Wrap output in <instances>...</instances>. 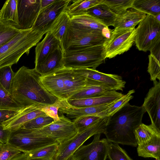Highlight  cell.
Wrapping results in <instances>:
<instances>
[{
	"label": "cell",
	"mask_w": 160,
	"mask_h": 160,
	"mask_svg": "<svg viewBox=\"0 0 160 160\" xmlns=\"http://www.w3.org/2000/svg\"><path fill=\"white\" fill-rule=\"evenodd\" d=\"M34 68L23 66L15 73L10 94L23 107L37 105L42 108L55 104L58 99L48 92Z\"/></svg>",
	"instance_id": "obj_1"
},
{
	"label": "cell",
	"mask_w": 160,
	"mask_h": 160,
	"mask_svg": "<svg viewBox=\"0 0 160 160\" xmlns=\"http://www.w3.org/2000/svg\"><path fill=\"white\" fill-rule=\"evenodd\" d=\"M146 112L142 106L132 105L128 102L108 117L104 133L108 141L137 147L134 131L142 123Z\"/></svg>",
	"instance_id": "obj_2"
},
{
	"label": "cell",
	"mask_w": 160,
	"mask_h": 160,
	"mask_svg": "<svg viewBox=\"0 0 160 160\" xmlns=\"http://www.w3.org/2000/svg\"><path fill=\"white\" fill-rule=\"evenodd\" d=\"M40 78L46 90L60 101L69 99L91 84L85 77L65 67Z\"/></svg>",
	"instance_id": "obj_3"
},
{
	"label": "cell",
	"mask_w": 160,
	"mask_h": 160,
	"mask_svg": "<svg viewBox=\"0 0 160 160\" xmlns=\"http://www.w3.org/2000/svg\"><path fill=\"white\" fill-rule=\"evenodd\" d=\"M44 34L32 29L23 30L0 46V68L17 63L24 53L28 54Z\"/></svg>",
	"instance_id": "obj_4"
},
{
	"label": "cell",
	"mask_w": 160,
	"mask_h": 160,
	"mask_svg": "<svg viewBox=\"0 0 160 160\" xmlns=\"http://www.w3.org/2000/svg\"><path fill=\"white\" fill-rule=\"evenodd\" d=\"M105 59L102 45L64 52V67L72 69H96Z\"/></svg>",
	"instance_id": "obj_5"
},
{
	"label": "cell",
	"mask_w": 160,
	"mask_h": 160,
	"mask_svg": "<svg viewBox=\"0 0 160 160\" xmlns=\"http://www.w3.org/2000/svg\"><path fill=\"white\" fill-rule=\"evenodd\" d=\"M108 117L101 118L96 123L64 142L59 144L53 160H69L74 152L88 138L97 134H104Z\"/></svg>",
	"instance_id": "obj_6"
},
{
	"label": "cell",
	"mask_w": 160,
	"mask_h": 160,
	"mask_svg": "<svg viewBox=\"0 0 160 160\" xmlns=\"http://www.w3.org/2000/svg\"><path fill=\"white\" fill-rule=\"evenodd\" d=\"M70 24L61 43L64 52L102 45L106 39L101 31L79 29L72 27Z\"/></svg>",
	"instance_id": "obj_7"
},
{
	"label": "cell",
	"mask_w": 160,
	"mask_h": 160,
	"mask_svg": "<svg viewBox=\"0 0 160 160\" xmlns=\"http://www.w3.org/2000/svg\"><path fill=\"white\" fill-rule=\"evenodd\" d=\"M136 29L134 42L139 51L150 52L160 45V22L153 16L147 14Z\"/></svg>",
	"instance_id": "obj_8"
},
{
	"label": "cell",
	"mask_w": 160,
	"mask_h": 160,
	"mask_svg": "<svg viewBox=\"0 0 160 160\" xmlns=\"http://www.w3.org/2000/svg\"><path fill=\"white\" fill-rule=\"evenodd\" d=\"M136 28H114L102 44L105 58H113L131 48L135 42Z\"/></svg>",
	"instance_id": "obj_9"
},
{
	"label": "cell",
	"mask_w": 160,
	"mask_h": 160,
	"mask_svg": "<svg viewBox=\"0 0 160 160\" xmlns=\"http://www.w3.org/2000/svg\"><path fill=\"white\" fill-rule=\"evenodd\" d=\"M59 119L41 128L31 130L35 135L52 139L59 144L71 138L78 132L74 123L63 114Z\"/></svg>",
	"instance_id": "obj_10"
},
{
	"label": "cell",
	"mask_w": 160,
	"mask_h": 160,
	"mask_svg": "<svg viewBox=\"0 0 160 160\" xmlns=\"http://www.w3.org/2000/svg\"><path fill=\"white\" fill-rule=\"evenodd\" d=\"M56 143L52 139L34 135L31 130L20 128L12 131L8 143L22 152L28 153Z\"/></svg>",
	"instance_id": "obj_11"
},
{
	"label": "cell",
	"mask_w": 160,
	"mask_h": 160,
	"mask_svg": "<svg viewBox=\"0 0 160 160\" xmlns=\"http://www.w3.org/2000/svg\"><path fill=\"white\" fill-rule=\"evenodd\" d=\"M101 134L94 135L92 142L82 145L73 154L72 160H106L109 142L106 138L100 139Z\"/></svg>",
	"instance_id": "obj_12"
},
{
	"label": "cell",
	"mask_w": 160,
	"mask_h": 160,
	"mask_svg": "<svg viewBox=\"0 0 160 160\" xmlns=\"http://www.w3.org/2000/svg\"><path fill=\"white\" fill-rule=\"evenodd\" d=\"M72 1L55 0L52 4L40 10L32 29L46 34L56 19L65 10Z\"/></svg>",
	"instance_id": "obj_13"
},
{
	"label": "cell",
	"mask_w": 160,
	"mask_h": 160,
	"mask_svg": "<svg viewBox=\"0 0 160 160\" xmlns=\"http://www.w3.org/2000/svg\"><path fill=\"white\" fill-rule=\"evenodd\" d=\"M73 70L75 72L92 80L98 86L116 91H122L125 87L126 82L121 76L117 74L104 73L91 68Z\"/></svg>",
	"instance_id": "obj_14"
},
{
	"label": "cell",
	"mask_w": 160,
	"mask_h": 160,
	"mask_svg": "<svg viewBox=\"0 0 160 160\" xmlns=\"http://www.w3.org/2000/svg\"><path fill=\"white\" fill-rule=\"evenodd\" d=\"M40 10V0H18L19 25L21 30L30 29L34 24Z\"/></svg>",
	"instance_id": "obj_15"
},
{
	"label": "cell",
	"mask_w": 160,
	"mask_h": 160,
	"mask_svg": "<svg viewBox=\"0 0 160 160\" xmlns=\"http://www.w3.org/2000/svg\"><path fill=\"white\" fill-rule=\"evenodd\" d=\"M149 90L142 106L150 117L151 124L160 131V82L156 80Z\"/></svg>",
	"instance_id": "obj_16"
},
{
	"label": "cell",
	"mask_w": 160,
	"mask_h": 160,
	"mask_svg": "<svg viewBox=\"0 0 160 160\" xmlns=\"http://www.w3.org/2000/svg\"><path fill=\"white\" fill-rule=\"evenodd\" d=\"M42 108L36 105L23 108L18 113L2 123L3 129L14 131L34 118L47 115L41 110Z\"/></svg>",
	"instance_id": "obj_17"
},
{
	"label": "cell",
	"mask_w": 160,
	"mask_h": 160,
	"mask_svg": "<svg viewBox=\"0 0 160 160\" xmlns=\"http://www.w3.org/2000/svg\"><path fill=\"white\" fill-rule=\"evenodd\" d=\"M64 51L61 46L52 52L44 60L35 66V69L41 76L52 73L64 68Z\"/></svg>",
	"instance_id": "obj_18"
},
{
	"label": "cell",
	"mask_w": 160,
	"mask_h": 160,
	"mask_svg": "<svg viewBox=\"0 0 160 160\" xmlns=\"http://www.w3.org/2000/svg\"><path fill=\"white\" fill-rule=\"evenodd\" d=\"M118 99L107 103L92 107L80 108L72 107L62 101L59 100V108L58 111L62 114H66L68 118L71 119H74L85 116H94L110 107Z\"/></svg>",
	"instance_id": "obj_19"
},
{
	"label": "cell",
	"mask_w": 160,
	"mask_h": 160,
	"mask_svg": "<svg viewBox=\"0 0 160 160\" xmlns=\"http://www.w3.org/2000/svg\"><path fill=\"white\" fill-rule=\"evenodd\" d=\"M123 95L121 92L113 90L105 95L98 97L81 99H68L61 101L72 107L83 108L109 103L118 99Z\"/></svg>",
	"instance_id": "obj_20"
},
{
	"label": "cell",
	"mask_w": 160,
	"mask_h": 160,
	"mask_svg": "<svg viewBox=\"0 0 160 160\" xmlns=\"http://www.w3.org/2000/svg\"><path fill=\"white\" fill-rule=\"evenodd\" d=\"M60 46V42L50 31L48 32L35 48V66L42 62L52 52Z\"/></svg>",
	"instance_id": "obj_21"
},
{
	"label": "cell",
	"mask_w": 160,
	"mask_h": 160,
	"mask_svg": "<svg viewBox=\"0 0 160 160\" xmlns=\"http://www.w3.org/2000/svg\"><path fill=\"white\" fill-rule=\"evenodd\" d=\"M146 15L142 12L131 8L123 14L117 16L113 27L114 28H134Z\"/></svg>",
	"instance_id": "obj_22"
},
{
	"label": "cell",
	"mask_w": 160,
	"mask_h": 160,
	"mask_svg": "<svg viewBox=\"0 0 160 160\" xmlns=\"http://www.w3.org/2000/svg\"><path fill=\"white\" fill-rule=\"evenodd\" d=\"M70 24L74 28L90 31L102 32L107 27L99 20L87 14L71 18Z\"/></svg>",
	"instance_id": "obj_23"
},
{
	"label": "cell",
	"mask_w": 160,
	"mask_h": 160,
	"mask_svg": "<svg viewBox=\"0 0 160 160\" xmlns=\"http://www.w3.org/2000/svg\"><path fill=\"white\" fill-rule=\"evenodd\" d=\"M18 0L6 1L0 10V22L15 27L19 25Z\"/></svg>",
	"instance_id": "obj_24"
},
{
	"label": "cell",
	"mask_w": 160,
	"mask_h": 160,
	"mask_svg": "<svg viewBox=\"0 0 160 160\" xmlns=\"http://www.w3.org/2000/svg\"><path fill=\"white\" fill-rule=\"evenodd\" d=\"M86 14L99 20L106 26H114L117 15L105 4H100L88 9Z\"/></svg>",
	"instance_id": "obj_25"
},
{
	"label": "cell",
	"mask_w": 160,
	"mask_h": 160,
	"mask_svg": "<svg viewBox=\"0 0 160 160\" xmlns=\"http://www.w3.org/2000/svg\"><path fill=\"white\" fill-rule=\"evenodd\" d=\"M134 135L137 146L149 143L156 137L160 136V131L151 124L142 123L135 129Z\"/></svg>",
	"instance_id": "obj_26"
},
{
	"label": "cell",
	"mask_w": 160,
	"mask_h": 160,
	"mask_svg": "<svg viewBox=\"0 0 160 160\" xmlns=\"http://www.w3.org/2000/svg\"><path fill=\"white\" fill-rule=\"evenodd\" d=\"M68 5L66 11L71 19L85 14L89 8L101 4V0H78L72 1Z\"/></svg>",
	"instance_id": "obj_27"
},
{
	"label": "cell",
	"mask_w": 160,
	"mask_h": 160,
	"mask_svg": "<svg viewBox=\"0 0 160 160\" xmlns=\"http://www.w3.org/2000/svg\"><path fill=\"white\" fill-rule=\"evenodd\" d=\"M70 22L71 18L65 10L59 15L50 28L49 31L60 42L61 44Z\"/></svg>",
	"instance_id": "obj_28"
},
{
	"label": "cell",
	"mask_w": 160,
	"mask_h": 160,
	"mask_svg": "<svg viewBox=\"0 0 160 160\" xmlns=\"http://www.w3.org/2000/svg\"><path fill=\"white\" fill-rule=\"evenodd\" d=\"M137 146L139 156L160 160V136L155 137L148 143Z\"/></svg>",
	"instance_id": "obj_29"
},
{
	"label": "cell",
	"mask_w": 160,
	"mask_h": 160,
	"mask_svg": "<svg viewBox=\"0 0 160 160\" xmlns=\"http://www.w3.org/2000/svg\"><path fill=\"white\" fill-rule=\"evenodd\" d=\"M113 90H114L91 84L72 96L69 99H81L98 97L105 95Z\"/></svg>",
	"instance_id": "obj_30"
},
{
	"label": "cell",
	"mask_w": 160,
	"mask_h": 160,
	"mask_svg": "<svg viewBox=\"0 0 160 160\" xmlns=\"http://www.w3.org/2000/svg\"><path fill=\"white\" fill-rule=\"evenodd\" d=\"M132 8L155 17L160 14V0H134Z\"/></svg>",
	"instance_id": "obj_31"
},
{
	"label": "cell",
	"mask_w": 160,
	"mask_h": 160,
	"mask_svg": "<svg viewBox=\"0 0 160 160\" xmlns=\"http://www.w3.org/2000/svg\"><path fill=\"white\" fill-rule=\"evenodd\" d=\"M135 92L134 89L129 90L110 107L93 116H98L101 118L111 117L133 98L132 94Z\"/></svg>",
	"instance_id": "obj_32"
},
{
	"label": "cell",
	"mask_w": 160,
	"mask_h": 160,
	"mask_svg": "<svg viewBox=\"0 0 160 160\" xmlns=\"http://www.w3.org/2000/svg\"><path fill=\"white\" fill-rule=\"evenodd\" d=\"M58 145L59 144L56 143L26 153L28 159L53 160Z\"/></svg>",
	"instance_id": "obj_33"
},
{
	"label": "cell",
	"mask_w": 160,
	"mask_h": 160,
	"mask_svg": "<svg viewBox=\"0 0 160 160\" xmlns=\"http://www.w3.org/2000/svg\"><path fill=\"white\" fill-rule=\"evenodd\" d=\"M134 0H101V4L106 5L116 15L124 13L132 8Z\"/></svg>",
	"instance_id": "obj_34"
},
{
	"label": "cell",
	"mask_w": 160,
	"mask_h": 160,
	"mask_svg": "<svg viewBox=\"0 0 160 160\" xmlns=\"http://www.w3.org/2000/svg\"><path fill=\"white\" fill-rule=\"evenodd\" d=\"M54 121L53 118L48 115L41 116L25 123L20 128L28 130H37L51 124Z\"/></svg>",
	"instance_id": "obj_35"
},
{
	"label": "cell",
	"mask_w": 160,
	"mask_h": 160,
	"mask_svg": "<svg viewBox=\"0 0 160 160\" xmlns=\"http://www.w3.org/2000/svg\"><path fill=\"white\" fill-rule=\"evenodd\" d=\"M22 30L0 22V47L9 41Z\"/></svg>",
	"instance_id": "obj_36"
},
{
	"label": "cell",
	"mask_w": 160,
	"mask_h": 160,
	"mask_svg": "<svg viewBox=\"0 0 160 160\" xmlns=\"http://www.w3.org/2000/svg\"><path fill=\"white\" fill-rule=\"evenodd\" d=\"M160 56L156 55L152 53L148 56L149 62L148 72L150 76L151 80L152 81L157 79L160 80Z\"/></svg>",
	"instance_id": "obj_37"
},
{
	"label": "cell",
	"mask_w": 160,
	"mask_h": 160,
	"mask_svg": "<svg viewBox=\"0 0 160 160\" xmlns=\"http://www.w3.org/2000/svg\"><path fill=\"white\" fill-rule=\"evenodd\" d=\"M108 157L110 160H132L118 144L109 143Z\"/></svg>",
	"instance_id": "obj_38"
},
{
	"label": "cell",
	"mask_w": 160,
	"mask_h": 160,
	"mask_svg": "<svg viewBox=\"0 0 160 160\" xmlns=\"http://www.w3.org/2000/svg\"><path fill=\"white\" fill-rule=\"evenodd\" d=\"M15 73L12 66L0 68V83L10 93Z\"/></svg>",
	"instance_id": "obj_39"
},
{
	"label": "cell",
	"mask_w": 160,
	"mask_h": 160,
	"mask_svg": "<svg viewBox=\"0 0 160 160\" xmlns=\"http://www.w3.org/2000/svg\"><path fill=\"white\" fill-rule=\"evenodd\" d=\"M23 108L13 100L10 93L0 83V108L20 109Z\"/></svg>",
	"instance_id": "obj_40"
},
{
	"label": "cell",
	"mask_w": 160,
	"mask_h": 160,
	"mask_svg": "<svg viewBox=\"0 0 160 160\" xmlns=\"http://www.w3.org/2000/svg\"><path fill=\"white\" fill-rule=\"evenodd\" d=\"M101 118L98 116L88 115L74 119L72 121L76 126L78 132H81L96 123Z\"/></svg>",
	"instance_id": "obj_41"
},
{
	"label": "cell",
	"mask_w": 160,
	"mask_h": 160,
	"mask_svg": "<svg viewBox=\"0 0 160 160\" xmlns=\"http://www.w3.org/2000/svg\"><path fill=\"white\" fill-rule=\"evenodd\" d=\"M22 152L8 143L2 144L0 149V160H10Z\"/></svg>",
	"instance_id": "obj_42"
},
{
	"label": "cell",
	"mask_w": 160,
	"mask_h": 160,
	"mask_svg": "<svg viewBox=\"0 0 160 160\" xmlns=\"http://www.w3.org/2000/svg\"><path fill=\"white\" fill-rule=\"evenodd\" d=\"M23 108L20 109L0 108V124L18 113Z\"/></svg>",
	"instance_id": "obj_43"
},
{
	"label": "cell",
	"mask_w": 160,
	"mask_h": 160,
	"mask_svg": "<svg viewBox=\"0 0 160 160\" xmlns=\"http://www.w3.org/2000/svg\"><path fill=\"white\" fill-rule=\"evenodd\" d=\"M59 100L54 104L44 107L41 110L44 112L47 115L53 118L54 121L58 120L59 116L58 111L59 108Z\"/></svg>",
	"instance_id": "obj_44"
},
{
	"label": "cell",
	"mask_w": 160,
	"mask_h": 160,
	"mask_svg": "<svg viewBox=\"0 0 160 160\" xmlns=\"http://www.w3.org/2000/svg\"><path fill=\"white\" fill-rule=\"evenodd\" d=\"M12 131L3 129L2 124H0V143L2 144L8 143Z\"/></svg>",
	"instance_id": "obj_45"
},
{
	"label": "cell",
	"mask_w": 160,
	"mask_h": 160,
	"mask_svg": "<svg viewBox=\"0 0 160 160\" xmlns=\"http://www.w3.org/2000/svg\"><path fill=\"white\" fill-rule=\"evenodd\" d=\"M10 160H29L26 153L21 152Z\"/></svg>",
	"instance_id": "obj_46"
},
{
	"label": "cell",
	"mask_w": 160,
	"mask_h": 160,
	"mask_svg": "<svg viewBox=\"0 0 160 160\" xmlns=\"http://www.w3.org/2000/svg\"><path fill=\"white\" fill-rule=\"evenodd\" d=\"M55 0H40V10L48 6L53 2Z\"/></svg>",
	"instance_id": "obj_47"
},
{
	"label": "cell",
	"mask_w": 160,
	"mask_h": 160,
	"mask_svg": "<svg viewBox=\"0 0 160 160\" xmlns=\"http://www.w3.org/2000/svg\"><path fill=\"white\" fill-rule=\"evenodd\" d=\"M112 30L110 29L108 27L104 28L102 31V33L103 35L106 38H108L110 36Z\"/></svg>",
	"instance_id": "obj_48"
},
{
	"label": "cell",
	"mask_w": 160,
	"mask_h": 160,
	"mask_svg": "<svg viewBox=\"0 0 160 160\" xmlns=\"http://www.w3.org/2000/svg\"><path fill=\"white\" fill-rule=\"evenodd\" d=\"M154 17L159 22H160V14H158Z\"/></svg>",
	"instance_id": "obj_49"
},
{
	"label": "cell",
	"mask_w": 160,
	"mask_h": 160,
	"mask_svg": "<svg viewBox=\"0 0 160 160\" xmlns=\"http://www.w3.org/2000/svg\"><path fill=\"white\" fill-rule=\"evenodd\" d=\"M2 145V144L0 143V149L1 148Z\"/></svg>",
	"instance_id": "obj_50"
},
{
	"label": "cell",
	"mask_w": 160,
	"mask_h": 160,
	"mask_svg": "<svg viewBox=\"0 0 160 160\" xmlns=\"http://www.w3.org/2000/svg\"><path fill=\"white\" fill-rule=\"evenodd\" d=\"M29 160H38V159H30Z\"/></svg>",
	"instance_id": "obj_51"
},
{
	"label": "cell",
	"mask_w": 160,
	"mask_h": 160,
	"mask_svg": "<svg viewBox=\"0 0 160 160\" xmlns=\"http://www.w3.org/2000/svg\"><path fill=\"white\" fill-rule=\"evenodd\" d=\"M156 159V160H159L157 159Z\"/></svg>",
	"instance_id": "obj_52"
},
{
	"label": "cell",
	"mask_w": 160,
	"mask_h": 160,
	"mask_svg": "<svg viewBox=\"0 0 160 160\" xmlns=\"http://www.w3.org/2000/svg\"><path fill=\"white\" fill-rule=\"evenodd\" d=\"M71 160V159H70V160Z\"/></svg>",
	"instance_id": "obj_53"
}]
</instances>
